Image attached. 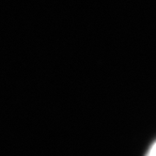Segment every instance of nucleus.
I'll return each mask as SVG.
<instances>
[{
	"mask_svg": "<svg viewBox=\"0 0 156 156\" xmlns=\"http://www.w3.org/2000/svg\"><path fill=\"white\" fill-rule=\"evenodd\" d=\"M145 156H156V141L153 142V144L150 147Z\"/></svg>",
	"mask_w": 156,
	"mask_h": 156,
	"instance_id": "nucleus-1",
	"label": "nucleus"
}]
</instances>
